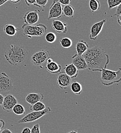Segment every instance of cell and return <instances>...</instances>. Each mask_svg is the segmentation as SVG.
I'll use <instances>...</instances> for the list:
<instances>
[{
	"mask_svg": "<svg viewBox=\"0 0 121 133\" xmlns=\"http://www.w3.org/2000/svg\"><path fill=\"white\" fill-rule=\"evenodd\" d=\"M83 56L86 62L87 69L93 72H99L103 69L107 68L109 63V55L99 46L88 49Z\"/></svg>",
	"mask_w": 121,
	"mask_h": 133,
	"instance_id": "6da1fadb",
	"label": "cell"
},
{
	"mask_svg": "<svg viewBox=\"0 0 121 133\" xmlns=\"http://www.w3.org/2000/svg\"><path fill=\"white\" fill-rule=\"evenodd\" d=\"M27 54L28 51L24 47L14 44L7 47L4 53V56L11 65L18 66L25 62Z\"/></svg>",
	"mask_w": 121,
	"mask_h": 133,
	"instance_id": "7a4b0ae2",
	"label": "cell"
},
{
	"mask_svg": "<svg viewBox=\"0 0 121 133\" xmlns=\"http://www.w3.org/2000/svg\"><path fill=\"white\" fill-rule=\"evenodd\" d=\"M99 72H101L100 81L105 86H109L114 83H119L121 81V69L114 71L111 70L103 69Z\"/></svg>",
	"mask_w": 121,
	"mask_h": 133,
	"instance_id": "3957f363",
	"label": "cell"
},
{
	"mask_svg": "<svg viewBox=\"0 0 121 133\" xmlns=\"http://www.w3.org/2000/svg\"><path fill=\"white\" fill-rule=\"evenodd\" d=\"M22 29L23 35L30 38L33 37L42 36L47 31V27L42 24H39L35 26L24 24L22 26Z\"/></svg>",
	"mask_w": 121,
	"mask_h": 133,
	"instance_id": "277c9868",
	"label": "cell"
},
{
	"mask_svg": "<svg viewBox=\"0 0 121 133\" xmlns=\"http://www.w3.org/2000/svg\"><path fill=\"white\" fill-rule=\"evenodd\" d=\"M51 112V109L50 107L46 108L44 110L41 111H33L32 112L25 116L23 117L22 119H21L19 121V123H30L35 121L38 119H39L42 117L50 113Z\"/></svg>",
	"mask_w": 121,
	"mask_h": 133,
	"instance_id": "5b68a950",
	"label": "cell"
},
{
	"mask_svg": "<svg viewBox=\"0 0 121 133\" xmlns=\"http://www.w3.org/2000/svg\"><path fill=\"white\" fill-rule=\"evenodd\" d=\"M49 57L50 54L49 51L42 49L34 54L31 57L30 61L33 65L39 66L44 64Z\"/></svg>",
	"mask_w": 121,
	"mask_h": 133,
	"instance_id": "8992f818",
	"label": "cell"
},
{
	"mask_svg": "<svg viewBox=\"0 0 121 133\" xmlns=\"http://www.w3.org/2000/svg\"><path fill=\"white\" fill-rule=\"evenodd\" d=\"M12 79L5 72L0 73V93L10 91L13 89Z\"/></svg>",
	"mask_w": 121,
	"mask_h": 133,
	"instance_id": "52a82bcc",
	"label": "cell"
},
{
	"mask_svg": "<svg viewBox=\"0 0 121 133\" xmlns=\"http://www.w3.org/2000/svg\"><path fill=\"white\" fill-rule=\"evenodd\" d=\"M18 103L17 98L12 94H9L4 97V100L1 105L4 111L6 112H12L13 108Z\"/></svg>",
	"mask_w": 121,
	"mask_h": 133,
	"instance_id": "ba28073f",
	"label": "cell"
},
{
	"mask_svg": "<svg viewBox=\"0 0 121 133\" xmlns=\"http://www.w3.org/2000/svg\"><path fill=\"white\" fill-rule=\"evenodd\" d=\"M107 19H104L99 22L94 24L91 28L89 38L92 41H96L99 35L101 32L104 24L106 23Z\"/></svg>",
	"mask_w": 121,
	"mask_h": 133,
	"instance_id": "9c48e42d",
	"label": "cell"
},
{
	"mask_svg": "<svg viewBox=\"0 0 121 133\" xmlns=\"http://www.w3.org/2000/svg\"><path fill=\"white\" fill-rule=\"evenodd\" d=\"M72 79L65 72H59L57 77V84L61 89H66L69 87Z\"/></svg>",
	"mask_w": 121,
	"mask_h": 133,
	"instance_id": "30bf717a",
	"label": "cell"
},
{
	"mask_svg": "<svg viewBox=\"0 0 121 133\" xmlns=\"http://www.w3.org/2000/svg\"><path fill=\"white\" fill-rule=\"evenodd\" d=\"M62 16V5L57 2L51 5L50 8L49 17L48 19H51L52 18H58Z\"/></svg>",
	"mask_w": 121,
	"mask_h": 133,
	"instance_id": "8fae6325",
	"label": "cell"
},
{
	"mask_svg": "<svg viewBox=\"0 0 121 133\" xmlns=\"http://www.w3.org/2000/svg\"><path fill=\"white\" fill-rule=\"evenodd\" d=\"M39 11L34 10V11H30L26 12L24 16L23 19L24 21L25 24L30 25H33L36 24L39 19L38 12Z\"/></svg>",
	"mask_w": 121,
	"mask_h": 133,
	"instance_id": "7c38bea8",
	"label": "cell"
},
{
	"mask_svg": "<svg viewBox=\"0 0 121 133\" xmlns=\"http://www.w3.org/2000/svg\"><path fill=\"white\" fill-rule=\"evenodd\" d=\"M72 64L78 70H85L87 69V64L84 57L77 54L74 55L72 57Z\"/></svg>",
	"mask_w": 121,
	"mask_h": 133,
	"instance_id": "4fadbf2b",
	"label": "cell"
},
{
	"mask_svg": "<svg viewBox=\"0 0 121 133\" xmlns=\"http://www.w3.org/2000/svg\"><path fill=\"white\" fill-rule=\"evenodd\" d=\"M67 23L59 20H54L52 22V27L56 32L66 33L68 31Z\"/></svg>",
	"mask_w": 121,
	"mask_h": 133,
	"instance_id": "5bb4252c",
	"label": "cell"
},
{
	"mask_svg": "<svg viewBox=\"0 0 121 133\" xmlns=\"http://www.w3.org/2000/svg\"><path fill=\"white\" fill-rule=\"evenodd\" d=\"M43 98H44V96L41 93H32L28 94L26 96L25 100L30 104L33 105L37 102L41 101L43 99Z\"/></svg>",
	"mask_w": 121,
	"mask_h": 133,
	"instance_id": "9a60e30c",
	"label": "cell"
},
{
	"mask_svg": "<svg viewBox=\"0 0 121 133\" xmlns=\"http://www.w3.org/2000/svg\"><path fill=\"white\" fill-rule=\"evenodd\" d=\"M65 72L71 79L76 78L78 74V70L72 63L66 65L65 68Z\"/></svg>",
	"mask_w": 121,
	"mask_h": 133,
	"instance_id": "2e32d148",
	"label": "cell"
},
{
	"mask_svg": "<svg viewBox=\"0 0 121 133\" xmlns=\"http://www.w3.org/2000/svg\"><path fill=\"white\" fill-rule=\"evenodd\" d=\"M89 49V45L84 40H79L76 45L77 54L83 56Z\"/></svg>",
	"mask_w": 121,
	"mask_h": 133,
	"instance_id": "e0dca14e",
	"label": "cell"
},
{
	"mask_svg": "<svg viewBox=\"0 0 121 133\" xmlns=\"http://www.w3.org/2000/svg\"><path fill=\"white\" fill-rule=\"evenodd\" d=\"M45 68L50 73L55 74L60 72L61 70V66L58 65L57 63L52 61L50 63H47Z\"/></svg>",
	"mask_w": 121,
	"mask_h": 133,
	"instance_id": "ac0fdd59",
	"label": "cell"
},
{
	"mask_svg": "<svg viewBox=\"0 0 121 133\" xmlns=\"http://www.w3.org/2000/svg\"><path fill=\"white\" fill-rule=\"evenodd\" d=\"M20 29L16 28L14 25L11 24H7L4 27V31L6 34L10 36H15Z\"/></svg>",
	"mask_w": 121,
	"mask_h": 133,
	"instance_id": "d6986e66",
	"label": "cell"
},
{
	"mask_svg": "<svg viewBox=\"0 0 121 133\" xmlns=\"http://www.w3.org/2000/svg\"><path fill=\"white\" fill-rule=\"evenodd\" d=\"M70 88L72 92L76 95H80L83 92L82 84L77 82H74L71 83Z\"/></svg>",
	"mask_w": 121,
	"mask_h": 133,
	"instance_id": "ffe728a7",
	"label": "cell"
},
{
	"mask_svg": "<svg viewBox=\"0 0 121 133\" xmlns=\"http://www.w3.org/2000/svg\"><path fill=\"white\" fill-rule=\"evenodd\" d=\"M74 8L73 6L70 5H65L64 8H62V15L65 17H68L70 18H72L74 15Z\"/></svg>",
	"mask_w": 121,
	"mask_h": 133,
	"instance_id": "44dd1931",
	"label": "cell"
},
{
	"mask_svg": "<svg viewBox=\"0 0 121 133\" xmlns=\"http://www.w3.org/2000/svg\"><path fill=\"white\" fill-rule=\"evenodd\" d=\"M46 108L45 104L41 101H39L34 103L33 105H31L30 110L32 111H41Z\"/></svg>",
	"mask_w": 121,
	"mask_h": 133,
	"instance_id": "7402d4cb",
	"label": "cell"
},
{
	"mask_svg": "<svg viewBox=\"0 0 121 133\" xmlns=\"http://www.w3.org/2000/svg\"><path fill=\"white\" fill-rule=\"evenodd\" d=\"M101 4L99 0H90L89 7L92 12H94L100 9Z\"/></svg>",
	"mask_w": 121,
	"mask_h": 133,
	"instance_id": "603a6c76",
	"label": "cell"
},
{
	"mask_svg": "<svg viewBox=\"0 0 121 133\" xmlns=\"http://www.w3.org/2000/svg\"><path fill=\"white\" fill-rule=\"evenodd\" d=\"M12 112H13L17 115H22L25 113V110L24 107L19 103H17L13 108Z\"/></svg>",
	"mask_w": 121,
	"mask_h": 133,
	"instance_id": "cb8c5ba5",
	"label": "cell"
},
{
	"mask_svg": "<svg viewBox=\"0 0 121 133\" xmlns=\"http://www.w3.org/2000/svg\"><path fill=\"white\" fill-rule=\"evenodd\" d=\"M60 43L61 46L65 49H68L72 47L73 43L71 38L69 37H64L62 38L60 41Z\"/></svg>",
	"mask_w": 121,
	"mask_h": 133,
	"instance_id": "d4e9b609",
	"label": "cell"
},
{
	"mask_svg": "<svg viewBox=\"0 0 121 133\" xmlns=\"http://www.w3.org/2000/svg\"><path fill=\"white\" fill-rule=\"evenodd\" d=\"M121 0H107L108 8L111 9L121 5Z\"/></svg>",
	"mask_w": 121,
	"mask_h": 133,
	"instance_id": "484cf974",
	"label": "cell"
},
{
	"mask_svg": "<svg viewBox=\"0 0 121 133\" xmlns=\"http://www.w3.org/2000/svg\"><path fill=\"white\" fill-rule=\"evenodd\" d=\"M45 40L49 43H54L57 38L56 35L53 32H49L45 35Z\"/></svg>",
	"mask_w": 121,
	"mask_h": 133,
	"instance_id": "4316f807",
	"label": "cell"
},
{
	"mask_svg": "<svg viewBox=\"0 0 121 133\" xmlns=\"http://www.w3.org/2000/svg\"><path fill=\"white\" fill-rule=\"evenodd\" d=\"M116 11L115 14L113 16H116L117 17V21L120 26L121 25V5H120L118 7Z\"/></svg>",
	"mask_w": 121,
	"mask_h": 133,
	"instance_id": "83f0119b",
	"label": "cell"
},
{
	"mask_svg": "<svg viewBox=\"0 0 121 133\" xmlns=\"http://www.w3.org/2000/svg\"><path fill=\"white\" fill-rule=\"evenodd\" d=\"M48 0H36L35 6L39 8H44L47 4Z\"/></svg>",
	"mask_w": 121,
	"mask_h": 133,
	"instance_id": "f1b7e54d",
	"label": "cell"
},
{
	"mask_svg": "<svg viewBox=\"0 0 121 133\" xmlns=\"http://www.w3.org/2000/svg\"><path fill=\"white\" fill-rule=\"evenodd\" d=\"M31 133H40V127L38 123L33 125L32 129H31Z\"/></svg>",
	"mask_w": 121,
	"mask_h": 133,
	"instance_id": "f546056e",
	"label": "cell"
},
{
	"mask_svg": "<svg viewBox=\"0 0 121 133\" xmlns=\"http://www.w3.org/2000/svg\"><path fill=\"white\" fill-rule=\"evenodd\" d=\"M26 5L27 6H31V5H35L36 0H24Z\"/></svg>",
	"mask_w": 121,
	"mask_h": 133,
	"instance_id": "4dcf8cb0",
	"label": "cell"
},
{
	"mask_svg": "<svg viewBox=\"0 0 121 133\" xmlns=\"http://www.w3.org/2000/svg\"><path fill=\"white\" fill-rule=\"evenodd\" d=\"M71 0H58V2L63 5H69Z\"/></svg>",
	"mask_w": 121,
	"mask_h": 133,
	"instance_id": "1f68e13d",
	"label": "cell"
},
{
	"mask_svg": "<svg viewBox=\"0 0 121 133\" xmlns=\"http://www.w3.org/2000/svg\"><path fill=\"white\" fill-rule=\"evenodd\" d=\"M5 125V121L3 119H0V132L4 128Z\"/></svg>",
	"mask_w": 121,
	"mask_h": 133,
	"instance_id": "d6a6232c",
	"label": "cell"
},
{
	"mask_svg": "<svg viewBox=\"0 0 121 133\" xmlns=\"http://www.w3.org/2000/svg\"><path fill=\"white\" fill-rule=\"evenodd\" d=\"M21 133H31V129L28 127H26L22 130Z\"/></svg>",
	"mask_w": 121,
	"mask_h": 133,
	"instance_id": "836d02e7",
	"label": "cell"
},
{
	"mask_svg": "<svg viewBox=\"0 0 121 133\" xmlns=\"http://www.w3.org/2000/svg\"><path fill=\"white\" fill-rule=\"evenodd\" d=\"M0 133H13V132L10 130L8 129H6L3 130L2 131H1V132Z\"/></svg>",
	"mask_w": 121,
	"mask_h": 133,
	"instance_id": "e575fe53",
	"label": "cell"
},
{
	"mask_svg": "<svg viewBox=\"0 0 121 133\" xmlns=\"http://www.w3.org/2000/svg\"><path fill=\"white\" fill-rule=\"evenodd\" d=\"M4 96L0 94V105H1L2 104V103H3V100H4Z\"/></svg>",
	"mask_w": 121,
	"mask_h": 133,
	"instance_id": "d590c367",
	"label": "cell"
},
{
	"mask_svg": "<svg viewBox=\"0 0 121 133\" xmlns=\"http://www.w3.org/2000/svg\"><path fill=\"white\" fill-rule=\"evenodd\" d=\"M9 0H0V6H2V5L4 4L6 2L8 1Z\"/></svg>",
	"mask_w": 121,
	"mask_h": 133,
	"instance_id": "8d00e7d4",
	"label": "cell"
},
{
	"mask_svg": "<svg viewBox=\"0 0 121 133\" xmlns=\"http://www.w3.org/2000/svg\"><path fill=\"white\" fill-rule=\"evenodd\" d=\"M9 1H10L13 3L17 4V3H18L19 2H20L21 0H9Z\"/></svg>",
	"mask_w": 121,
	"mask_h": 133,
	"instance_id": "74e56055",
	"label": "cell"
},
{
	"mask_svg": "<svg viewBox=\"0 0 121 133\" xmlns=\"http://www.w3.org/2000/svg\"><path fill=\"white\" fill-rule=\"evenodd\" d=\"M68 133H78V132H77V131L74 130V131H71V132H70Z\"/></svg>",
	"mask_w": 121,
	"mask_h": 133,
	"instance_id": "f35d334b",
	"label": "cell"
},
{
	"mask_svg": "<svg viewBox=\"0 0 121 133\" xmlns=\"http://www.w3.org/2000/svg\"><path fill=\"white\" fill-rule=\"evenodd\" d=\"M57 2H58V0H53V3H52V5H53L54 3H56Z\"/></svg>",
	"mask_w": 121,
	"mask_h": 133,
	"instance_id": "ab89813d",
	"label": "cell"
}]
</instances>
